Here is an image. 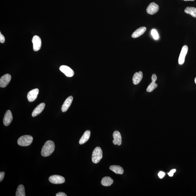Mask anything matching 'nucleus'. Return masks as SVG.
<instances>
[{"label":"nucleus","mask_w":196,"mask_h":196,"mask_svg":"<svg viewBox=\"0 0 196 196\" xmlns=\"http://www.w3.org/2000/svg\"><path fill=\"white\" fill-rule=\"evenodd\" d=\"M12 119H13V116H12L11 111L10 110L7 111L5 113L3 118V124L6 126H8L11 123Z\"/></svg>","instance_id":"9"},{"label":"nucleus","mask_w":196,"mask_h":196,"mask_svg":"<svg viewBox=\"0 0 196 196\" xmlns=\"http://www.w3.org/2000/svg\"><path fill=\"white\" fill-rule=\"evenodd\" d=\"M11 76L9 74H6L0 79V87L5 88L8 85L11 80Z\"/></svg>","instance_id":"6"},{"label":"nucleus","mask_w":196,"mask_h":196,"mask_svg":"<svg viewBox=\"0 0 196 196\" xmlns=\"http://www.w3.org/2000/svg\"><path fill=\"white\" fill-rule=\"evenodd\" d=\"M45 106V104L44 103H42L38 105L37 107L32 111V116L33 117H35L40 114L43 111Z\"/></svg>","instance_id":"13"},{"label":"nucleus","mask_w":196,"mask_h":196,"mask_svg":"<svg viewBox=\"0 0 196 196\" xmlns=\"http://www.w3.org/2000/svg\"><path fill=\"white\" fill-rule=\"evenodd\" d=\"M183 1H195V0H183Z\"/></svg>","instance_id":"30"},{"label":"nucleus","mask_w":196,"mask_h":196,"mask_svg":"<svg viewBox=\"0 0 196 196\" xmlns=\"http://www.w3.org/2000/svg\"><path fill=\"white\" fill-rule=\"evenodd\" d=\"M91 132L89 130L86 131L83 135L80 138L79 141V144L80 145L83 144L87 142L89 139L90 136Z\"/></svg>","instance_id":"17"},{"label":"nucleus","mask_w":196,"mask_h":196,"mask_svg":"<svg viewBox=\"0 0 196 196\" xmlns=\"http://www.w3.org/2000/svg\"><path fill=\"white\" fill-rule=\"evenodd\" d=\"M5 39L4 36H3L1 32L0 33V42L4 43L5 42Z\"/></svg>","instance_id":"24"},{"label":"nucleus","mask_w":196,"mask_h":196,"mask_svg":"<svg viewBox=\"0 0 196 196\" xmlns=\"http://www.w3.org/2000/svg\"><path fill=\"white\" fill-rule=\"evenodd\" d=\"M55 149V145L54 142L51 140H48L43 146L41 151V155L44 157L49 156L53 153Z\"/></svg>","instance_id":"1"},{"label":"nucleus","mask_w":196,"mask_h":196,"mask_svg":"<svg viewBox=\"0 0 196 196\" xmlns=\"http://www.w3.org/2000/svg\"><path fill=\"white\" fill-rule=\"evenodd\" d=\"M73 100V97L70 96L68 97L66 99V100L65 101L64 103L63 104L62 107V111L63 112H66V111H67L70 106H71Z\"/></svg>","instance_id":"14"},{"label":"nucleus","mask_w":196,"mask_h":196,"mask_svg":"<svg viewBox=\"0 0 196 196\" xmlns=\"http://www.w3.org/2000/svg\"><path fill=\"white\" fill-rule=\"evenodd\" d=\"M143 77V73L141 71L134 73L133 77V82L134 85H137L141 81Z\"/></svg>","instance_id":"15"},{"label":"nucleus","mask_w":196,"mask_h":196,"mask_svg":"<svg viewBox=\"0 0 196 196\" xmlns=\"http://www.w3.org/2000/svg\"><path fill=\"white\" fill-rule=\"evenodd\" d=\"M102 157V151L99 147H96L93 150L92 159L93 163H98Z\"/></svg>","instance_id":"3"},{"label":"nucleus","mask_w":196,"mask_h":196,"mask_svg":"<svg viewBox=\"0 0 196 196\" xmlns=\"http://www.w3.org/2000/svg\"><path fill=\"white\" fill-rule=\"evenodd\" d=\"M16 196H25V188L23 185H21L18 187L16 193Z\"/></svg>","instance_id":"22"},{"label":"nucleus","mask_w":196,"mask_h":196,"mask_svg":"<svg viewBox=\"0 0 196 196\" xmlns=\"http://www.w3.org/2000/svg\"><path fill=\"white\" fill-rule=\"evenodd\" d=\"M113 143L114 145H116L117 144V141L116 140H114L113 141Z\"/></svg>","instance_id":"29"},{"label":"nucleus","mask_w":196,"mask_h":196,"mask_svg":"<svg viewBox=\"0 0 196 196\" xmlns=\"http://www.w3.org/2000/svg\"><path fill=\"white\" fill-rule=\"evenodd\" d=\"M39 93V89L37 88L34 89L30 91L28 93L27 98L29 102H33L37 98V95Z\"/></svg>","instance_id":"11"},{"label":"nucleus","mask_w":196,"mask_h":196,"mask_svg":"<svg viewBox=\"0 0 196 196\" xmlns=\"http://www.w3.org/2000/svg\"><path fill=\"white\" fill-rule=\"evenodd\" d=\"M60 71L63 73L66 76L71 77L74 74L73 70L69 66H62L60 67Z\"/></svg>","instance_id":"10"},{"label":"nucleus","mask_w":196,"mask_h":196,"mask_svg":"<svg viewBox=\"0 0 196 196\" xmlns=\"http://www.w3.org/2000/svg\"><path fill=\"white\" fill-rule=\"evenodd\" d=\"M152 82L149 84L146 89L147 92H152L155 89L157 88L158 86L157 84L156 83V81L157 80V77H156V74H154L152 75Z\"/></svg>","instance_id":"12"},{"label":"nucleus","mask_w":196,"mask_h":196,"mask_svg":"<svg viewBox=\"0 0 196 196\" xmlns=\"http://www.w3.org/2000/svg\"><path fill=\"white\" fill-rule=\"evenodd\" d=\"M195 84H196V77H195Z\"/></svg>","instance_id":"31"},{"label":"nucleus","mask_w":196,"mask_h":196,"mask_svg":"<svg viewBox=\"0 0 196 196\" xmlns=\"http://www.w3.org/2000/svg\"><path fill=\"white\" fill-rule=\"evenodd\" d=\"M165 175V172H159V174H158V176L160 178L162 179L164 177Z\"/></svg>","instance_id":"26"},{"label":"nucleus","mask_w":196,"mask_h":196,"mask_svg":"<svg viewBox=\"0 0 196 196\" xmlns=\"http://www.w3.org/2000/svg\"><path fill=\"white\" fill-rule=\"evenodd\" d=\"M113 183V180L109 177H104L102 179L101 183L104 186H110Z\"/></svg>","instance_id":"19"},{"label":"nucleus","mask_w":196,"mask_h":196,"mask_svg":"<svg viewBox=\"0 0 196 196\" xmlns=\"http://www.w3.org/2000/svg\"><path fill=\"white\" fill-rule=\"evenodd\" d=\"M56 196H66L67 195L64 192H59L58 193L56 194Z\"/></svg>","instance_id":"28"},{"label":"nucleus","mask_w":196,"mask_h":196,"mask_svg":"<svg viewBox=\"0 0 196 196\" xmlns=\"http://www.w3.org/2000/svg\"><path fill=\"white\" fill-rule=\"evenodd\" d=\"M32 42L34 51H37L40 50L42 46V41L40 37L38 36H34L32 39Z\"/></svg>","instance_id":"5"},{"label":"nucleus","mask_w":196,"mask_h":196,"mask_svg":"<svg viewBox=\"0 0 196 196\" xmlns=\"http://www.w3.org/2000/svg\"><path fill=\"white\" fill-rule=\"evenodd\" d=\"M113 137L117 141V145L120 146L121 144L122 138L120 133L118 131H116L113 133Z\"/></svg>","instance_id":"21"},{"label":"nucleus","mask_w":196,"mask_h":196,"mask_svg":"<svg viewBox=\"0 0 196 196\" xmlns=\"http://www.w3.org/2000/svg\"><path fill=\"white\" fill-rule=\"evenodd\" d=\"M5 175V172H0V182H2L4 179Z\"/></svg>","instance_id":"25"},{"label":"nucleus","mask_w":196,"mask_h":196,"mask_svg":"<svg viewBox=\"0 0 196 196\" xmlns=\"http://www.w3.org/2000/svg\"><path fill=\"white\" fill-rule=\"evenodd\" d=\"M176 169H172L171 171H170V172L168 173V175L170 176V177H172L174 173V172H176Z\"/></svg>","instance_id":"27"},{"label":"nucleus","mask_w":196,"mask_h":196,"mask_svg":"<svg viewBox=\"0 0 196 196\" xmlns=\"http://www.w3.org/2000/svg\"><path fill=\"white\" fill-rule=\"evenodd\" d=\"M151 34H152L155 40H157L159 39V34H158L157 31L156 30H152L151 31Z\"/></svg>","instance_id":"23"},{"label":"nucleus","mask_w":196,"mask_h":196,"mask_svg":"<svg viewBox=\"0 0 196 196\" xmlns=\"http://www.w3.org/2000/svg\"><path fill=\"white\" fill-rule=\"evenodd\" d=\"M109 169L117 174H122L124 173L123 168L118 165H112L109 167Z\"/></svg>","instance_id":"18"},{"label":"nucleus","mask_w":196,"mask_h":196,"mask_svg":"<svg viewBox=\"0 0 196 196\" xmlns=\"http://www.w3.org/2000/svg\"><path fill=\"white\" fill-rule=\"evenodd\" d=\"M185 13L190 14L192 17L196 18V8L194 7H188L185 9Z\"/></svg>","instance_id":"20"},{"label":"nucleus","mask_w":196,"mask_h":196,"mask_svg":"<svg viewBox=\"0 0 196 196\" xmlns=\"http://www.w3.org/2000/svg\"><path fill=\"white\" fill-rule=\"evenodd\" d=\"M159 10V5L156 4L155 3L152 2L150 3L147 7L146 11L147 13L150 15H153L157 12Z\"/></svg>","instance_id":"7"},{"label":"nucleus","mask_w":196,"mask_h":196,"mask_svg":"<svg viewBox=\"0 0 196 196\" xmlns=\"http://www.w3.org/2000/svg\"><path fill=\"white\" fill-rule=\"evenodd\" d=\"M32 137L29 135H24L21 137L18 140V143L19 146H29L33 141Z\"/></svg>","instance_id":"2"},{"label":"nucleus","mask_w":196,"mask_h":196,"mask_svg":"<svg viewBox=\"0 0 196 196\" xmlns=\"http://www.w3.org/2000/svg\"><path fill=\"white\" fill-rule=\"evenodd\" d=\"M188 51V46L185 45L183 47L179 57L178 63L179 65H182L184 63L185 56H186Z\"/></svg>","instance_id":"8"},{"label":"nucleus","mask_w":196,"mask_h":196,"mask_svg":"<svg viewBox=\"0 0 196 196\" xmlns=\"http://www.w3.org/2000/svg\"><path fill=\"white\" fill-rule=\"evenodd\" d=\"M49 180L50 182L55 184H62L65 181L64 177L59 175H53L50 176Z\"/></svg>","instance_id":"4"},{"label":"nucleus","mask_w":196,"mask_h":196,"mask_svg":"<svg viewBox=\"0 0 196 196\" xmlns=\"http://www.w3.org/2000/svg\"><path fill=\"white\" fill-rule=\"evenodd\" d=\"M146 30V27H141L136 30L133 33L132 37L133 38H136L141 36L145 33Z\"/></svg>","instance_id":"16"}]
</instances>
